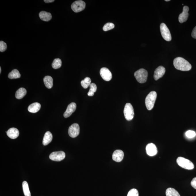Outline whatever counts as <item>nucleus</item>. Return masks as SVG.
<instances>
[{
	"label": "nucleus",
	"mask_w": 196,
	"mask_h": 196,
	"mask_svg": "<svg viewBox=\"0 0 196 196\" xmlns=\"http://www.w3.org/2000/svg\"><path fill=\"white\" fill-rule=\"evenodd\" d=\"M174 66L176 69L182 71H189L191 70V64L187 61L181 57H178L174 59Z\"/></svg>",
	"instance_id": "1"
},
{
	"label": "nucleus",
	"mask_w": 196,
	"mask_h": 196,
	"mask_svg": "<svg viewBox=\"0 0 196 196\" xmlns=\"http://www.w3.org/2000/svg\"><path fill=\"white\" fill-rule=\"evenodd\" d=\"M157 97V94L155 91H152L147 95L145 99L146 108L149 110H151L154 107Z\"/></svg>",
	"instance_id": "2"
},
{
	"label": "nucleus",
	"mask_w": 196,
	"mask_h": 196,
	"mask_svg": "<svg viewBox=\"0 0 196 196\" xmlns=\"http://www.w3.org/2000/svg\"><path fill=\"white\" fill-rule=\"evenodd\" d=\"M134 76L138 82L144 83L147 80L148 72L144 69H139L134 73Z\"/></svg>",
	"instance_id": "3"
},
{
	"label": "nucleus",
	"mask_w": 196,
	"mask_h": 196,
	"mask_svg": "<svg viewBox=\"0 0 196 196\" xmlns=\"http://www.w3.org/2000/svg\"><path fill=\"white\" fill-rule=\"evenodd\" d=\"M176 162L179 166L184 169L191 170L194 168V166L193 162L183 157H179L176 160Z\"/></svg>",
	"instance_id": "4"
},
{
	"label": "nucleus",
	"mask_w": 196,
	"mask_h": 196,
	"mask_svg": "<svg viewBox=\"0 0 196 196\" xmlns=\"http://www.w3.org/2000/svg\"><path fill=\"white\" fill-rule=\"evenodd\" d=\"M124 113L126 119L128 121H131L134 117V109L130 103H126L124 107Z\"/></svg>",
	"instance_id": "5"
},
{
	"label": "nucleus",
	"mask_w": 196,
	"mask_h": 196,
	"mask_svg": "<svg viewBox=\"0 0 196 196\" xmlns=\"http://www.w3.org/2000/svg\"><path fill=\"white\" fill-rule=\"evenodd\" d=\"M160 29L163 38L165 41H170L172 40V36L170 31L166 25L164 23H161L160 25Z\"/></svg>",
	"instance_id": "6"
},
{
	"label": "nucleus",
	"mask_w": 196,
	"mask_h": 196,
	"mask_svg": "<svg viewBox=\"0 0 196 196\" xmlns=\"http://www.w3.org/2000/svg\"><path fill=\"white\" fill-rule=\"evenodd\" d=\"M86 4L82 1H77L73 3L71 5V9L75 12H78L85 9Z\"/></svg>",
	"instance_id": "7"
},
{
	"label": "nucleus",
	"mask_w": 196,
	"mask_h": 196,
	"mask_svg": "<svg viewBox=\"0 0 196 196\" xmlns=\"http://www.w3.org/2000/svg\"><path fill=\"white\" fill-rule=\"evenodd\" d=\"M66 157L65 153L63 151L53 152L49 155V158L52 161H60L64 160Z\"/></svg>",
	"instance_id": "8"
},
{
	"label": "nucleus",
	"mask_w": 196,
	"mask_h": 196,
	"mask_svg": "<svg viewBox=\"0 0 196 196\" xmlns=\"http://www.w3.org/2000/svg\"><path fill=\"white\" fill-rule=\"evenodd\" d=\"M80 133V127L78 124L76 123L73 124L68 129L69 136L72 138H75Z\"/></svg>",
	"instance_id": "9"
},
{
	"label": "nucleus",
	"mask_w": 196,
	"mask_h": 196,
	"mask_svg": "<svg viewBox=\"0 0 196 196\" xmlns=\"http://www.w3.org/2000/svg\"><path fill=\"white\" fill-rule=\"evenodd\" d=\"M101 76L103 80L106 81H109L112 78V73L107 68H102L100 70Z\"/></svg>",
	"instance_id": "10"
},
{
	"label": "nucleus",
	"mask_w": 196,
	"mask_h": 196,
	"mask_svg": "<svg viewBox=\"0 0 196 196\" xmlns=\"http://www.w3.org/2000/svg\"><path fill=\"white\" fill-rule=\"evenodd\" d=\"M146 149L147 155L150 156H153L157 154V149L154 143H149L146 146Z\"/></svg>",
	"instance_id": "11"
},
{
	"label": "nucleus",
	"mask_w": 196,
	"mask_h": 196,
	"mask_svg": "<svg viewBox=\"0 0 196 196\" xmlns=\"http://www.w3.org/2000/svg\"><path fill=\"white\" fill-rule=\"evenodd\" d=\"M189 7L187 6L183 7L182 12L179 15L178 20L179 22L183 23L187 20L189 17Z\"/></svg>",
	"instance_id": "12"
},
{
	"label": "nucleus",
	"mask_w": 196,
	"mask_h": 196,
	"mask_svg": "<svg viewBox=\"0 0 196 196\" xmlns=\"http://www.w3.org/2000/svg\"><path fill=\"white\" fill-rule=\"evenodd\" d=\"M165 68L164 67L162 66H160L158 67L156 69L155 71H154V79L155 80H157L160 78H162L165 74Z\"/></svg>",
	"instance_id": "13"
},
{
	"label": "nucleus",
	"mask_w": 196,
	"mask_h": 196,
	"mask_svg": "<svg viewBox=\"0 0 196 196\" xmlns=\"http://www.w3.org/2000/svg\"><path fill=\"white\" fill-rule=\"evenodd\" d=\"M76 109V104L75 103H72L68 106L67 110L65 112L64 116L65 118H67L71 116L73 113L75 111Z\"/></svg>",
	"instance_id": "14"
},
{
	"label": "nucleus",
	"mask_w": 196,
	"mask_h": 196,
	"mask_svg": "<svg viewBox=\"0 0 196 196\" xmlns=\"http://www.w3.org/2000/svg\"><path fill=\"white\" fill-rule=\"evenodd\" d=\"M124 153L121 150H116L114 152L112 155L113 160L116 162H120L124 158Z\"/></svg>",
	"instance_id": "15"
},
{
	"label": "nucleus",
	"mask_w": 196,
	"mask_h": 196,
	"mask_svg": "<svg viewBox=\"0 0 196 196\" xmlns=\"http://www.w3.org/2000/svg\"><path fill=\"white\" fill-rule=\"evenodd\" d=\"M7 134L11 139H16L19 136V131L16 128H11L7 132Z\"/></svg>",
	"instance_id": "16"
},
{
	"label": "nucleus",
	"mask_w": 196,
	"mask_h": 196,
	"mask_svg": "<svg viewBox=\"0 0 196 196\" xmlns=\"http://www.w3.org/2000/svg\"><path fill=\"white\" fill-rule=\"evenodd\" d=\"M39 16L41 20L45 22H48L52 19V15L49 12L42 11L40 12Z\"/></svg>",
	"instance_id": "17"
},
{
	"label": "nucleus",
	"mask_w": 196,
	"mask_h": 196,
	"mask_svg": "<svg viewBox=\"0 0 196 196\" xmlns=\"http://www.w3.org/2000/svg\"><path fill=\"white\" fill-rule=\"evenodd\" d=\"M41 108V105L38 103H32L28 108V111L32 113H36L38 112Z\"/></svg>",
	"instance_id": "18"
},
{
	"label": "nucleus",
	"mask_w": 196,
	"mask_h": 196,
	"mask_svg": "<svg viewBox=\"0 0 196 196\" xmlns=\"http://www.w3.org/2000/svg\"><path fill=\"white\" fill-rule=\"evenodd\" d=\"M53 136L50 132H45L44 136L43 144L44 146H46L49 144L52 141Z\"/></svg>",
	"instance_id": "19"
},
{
	"label": "nucleus",
	"mask_w": 196,
	"mask_h": 196,
	"mask_svg": "<svg viewBox=\"0 0 196 196\" xmlns=\"http://www.w3.org/2000/svg\"><path fill=\"white\" fill-rule=\"evenodd\" d=\"M44 84L48 89H51L53 85V80L50 76H46L44 78Z\"/></svg>",
	"instance_id": "20"
},
{
	"label": "nucleus",
	"mask_w": 196,
	"mask_h": 196,
	"mask_svg": "<svg viewBox=\"0 0 196 196\" xmlns=\"http://www.w3.org/2000/svg\"><path fill=\"white\" fill-rule=\"evenodd\" d=\"M27 93V91L23 88L18 89L16 93V97L18 99H21L24 97Z\"/></svg>",
	"instance_id": "21"
},
{
	"label": "nucleus",
	"mask_w": 196,
	"mask_h": 196,
	"mask_svg": "<svg viewBox=\"0 0 196 196\" xmlns=\"http://www.w3.org/2000/svg\"><path fill=\"white\" fill-rule=\"evenodd\" d=\"M20 76L19 71L15 69L9 73L8 77L11 79H16V78H20Z\"/></svg>",
	"instance_id": "22"
},
{
	"label": "nucleus",
	"mask_w": 196,
	"mask_h": 196,
	"mask_svg": "<svg viewBox=\"0 0 196 196\" xmlns=\"http://www.w3.org/2000/svg\"><path fill=\"white\" fill-rule=\"evenodd\" d=\"M166 196H180L178 192L174 189L169 188L166 190Z\"/></svg>",
	"instance_id": "23"
},
{
	"label": "nucleus",
	"mask_w": 196,
	"mask_h": 196,
	"mask_svg": "<svg viewBox=\"0 0 196 196\" xmlns=\"http://www.w3.org/2000/svg\"><path fill=\"white\" fill-rule=\"evenodd\" d=\"M22 187L23 193H24L25 196H31L28 183L26 181L23 182Z\"/></svg>",
	"instance_id": "24"
},
{
	"label": "nucleus",
	"mask_w": 196,
	"mask_h": 196,
	"mask_svg": "<svg viewBox=\"0 0 196 196\" xmlns=\"http://www.w3.org/2000/svg\"><path fill=\"white\" fill-rule=\"evenodd\" d=\"M91 83V80L89 77H86L81 82V86L84 89H87Z\"/></svg>",
	"instance_id": "25"
},
{
	"label": "nucleus",
	"mask_w": 196,
	"mask_h": 196,
	"mask_svg": "<svg viewBox=\"0 0 196 196\" xmlns=\"http://www.w3.org/2000/svg\"><path fill=\"white\" fill-rule=\"evenodd\" d=\"M90 89L89 92H88V95L89 96H93L94 95V93L96 91L97 86L96 84L92 83L90 85Z\"/></svg>",
	"instance_id": "26"
},
{
	"label": "nucleus",
	"mask_w": 196,
	"mask_h": 196,
	"mask_svg": "<svg viewBox=\"0 0 196 196\" xmlns=\"http://www.w3.org/2000/svg\"><path fill=\"white\" fill-rule=\"evenodd\" d=\"M62 62L61 59L59 58L55 59L54 60L52 64V68L55 69H57L61 67Z\"/></svg>",
	"instance_id": "27"
},
{
	"label": "nucleus",
	"mask_w": 196,
	"mask_h": 196,
	"mask_svg": "<svg viewBox=\"0 0 196 196\" xmlns=\"http://www.w3.org/2000/svg\"><path fill=\"white\" fill-rule=\"evenodd\" d=\"M114 23H107L103 27V30L105 31H108L114 29Z\"/></svg>",
	"instance_id": "28"
},
{
	"label": "nucleus",
	"mask_w": 196,
	"mask_h": 196,
	"mask_svg": "<svg viewBox=\"0 0 196 196\" xmlns=\"http://www.w3.org/2000/svg\"><path fill=\"white\" fill-rule=\"evenodd\" d=\"M127 196H139V193L137 190L133 189L130 190Z\"/></svg>",
	"instance_id": "29"
},
{
	"label": "nucleus",
	"mask_w": 196,
	"mask_h": 196,
	"mask_svg": "<svg viewBox=\"0 0 196 196\" xmlns=\"http://www.w3.org/2000/svg\"><path fill=\"white\" fill-rule=\"evenodd\" d=\"M186 136L187 138L191 139L196 136V133L194 131L188 130L186 132Z\"/></svg>",
	"instance_id": "30"
},
{
	"label": "nucleus",
	"mask_w": 196,
	"mask_h": 196,
	"mask_svg": "<svg viewBox=\"0 0 196 196\" xmlns=\"http://www.w3.org/2000/svg\"><path fill=\"white\" fill-rule=\"evenodd\" d=\"M7 48L6 43L2 41H0V51L1 52H5Z\"/></svg>",
	"instance_id": "31"
},
{
	"label": "nucleus",
	"mask_w": 196,
	"mask_h": 196,
	"mask_svg": "<svg viewBox=\"0 0 196 196\" xmlns=\"http://www.w3.org/2000/svg\"><path fill=\"white\" fill-rule=\"evenodd\" d=\"M191 184L192 186L196 189V177L194 178L192 180Z\"/></svg>",
	"instance_id": "32"
},
{
	"label": "nucleus",
	"mask_w": 196,
	"mask_h": 196,
	"mask_svg": "<svg viewBox=\"0 0 196 196\" xmlns=\"http://www.w3.org/2000/svg\"><path fill=\"white\" fill-rule=\"evenodd\" d=\"M191 36L193 38L196 39V26L193 29L192 32L191 33Z\"/></svg>",
	"instance_id": "33"
},
{
	"label": "nucleus",
	"mask_w": 196,
	"mask_h": 196,
	"mask_svg": "<svg viewBox=\"0 0 196 196\" xmlns=\"http://www.w3.org/2000/svg\"><path fill=\"white\" fill-rule=\"evenodd\" d=\"M54 0H45L44 2L47 3H49L53 2H54Z\"/></svg>",
	"instance_id": "34"
},
{
	"label": "nucleus",
	"mask_w": 196,
	"mask_h": 196,
	"mask_svg": "<svg viewBox=\"0 0 196 196\" xmlns=\"http://www.w3.org/2000/svg\"><path fill=\"white\" fill-rule=\"evenodd\" d=\"M165 1L166 2H169V1H170V0H165Z\"/></svg>",
	"instance_id": "35"
},
{
	"label": "nucleus",
	"mask_w": 196,
	"mask_h": 196,
	"mask_svg": "<svg viewBox=\"0 0 196 196\" xmlns=\"http://www.w3.org/2000/svg\"><path fill=\"white\" fill-rule=\"evenodd\" d=\"M1 73V68L0 67V73Z\"/></svg>",
	"instance_id": "36"
}]
</instances>
